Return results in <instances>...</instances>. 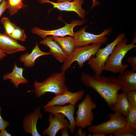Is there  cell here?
I'll list each match as a JSON object with an SVG mask.
<instances>
[{
    "instance_id": "obj_2",
    "label": "cell",
    "mask_w": 136,
    "mask_h": 136,
    "mask_svg": "<svg viewBox=\"0 0 136 136\" xmlns=\"http://www.w3.org/2000/svg\"><path fill=\"white\" fill-rule=\"evenodd\" d=\"M65 72L55 73L41 82L35 80L33 83L34 91L36 96L40 98L46 93L60 95L68 90L65 82Z\"/></svg>"
},
{
    "instance_id": "obj_21",
    "label": "cell",
    "mask_w": 136,
    "mask_h": 136,
    "mask_svg": "<svg viewBox=\"0 0 136 136\" xmlns=\"http://www.w3.org/2000/svg\"><path fill=\"white\" fill-rule=\"evenodd\" d=\"M52 37L60 46L67 56H69L72 54L75 47V42L73 37L52 36Z\"/></svg>"
},
{
    "instance_id": "obj_37",
    "label": "cell",
    "mask_w": 136,
    "mask_h": 136,
    "mask_svg": "<svg viewBox=\"0 0 136 136\" xmlns=\"http://www.w3.org/2000/svg\"><path fill=\"white\" fill-rule=\"evenodd\" d=\"M3 0H0V4L2 2Z\"/></svg>"
},
{
    "instance_id": "obj_22",
    "label": "cell",
    "mask_w": 136,
    "mask_h": 136,
    "mask_svg": "<svg viewBox=\"0 0 136 136\" xmlns=\"http://www.w3.org/2000/svg\"><path fill=\"white\" fill-rule=\"evenodd\" d=\"M7 9L10 14L12 15L20 10L26 7L27 5L22 2L23 0H6Z\"/></svg>"
},
{
    "instance_id": "obj_25",
    "label": "cell",
    "mask_w": 136,
    "mask_h": 136,
    "mask_svg": "<svg viewBox=\"0 0 136 136\" xmlns=\"http://www.w3.org/2000/svg\"><path fill=\"white\" fill-rule=\"evenodd\" d=\"M9 37L16 41L19 40L22 42L25 41L26 38L24 30L17 26Z\"/></svg>"
},
{
    "instance_id": "obj_33",
    "label": "cell",
    "mask_w": 136,
    "mask_h": 136,
    "mask_svg": "<svg viewBox=\"0 0 136 136\" xmlns=\"http://www.w3.org/2000/svg\"><path fill=\"white\" fill-rule=\"evenodd\" d=\"M92 4L91 6V9L93 8L96 6H97L100 4V3L96 0H92Z\"/></svg>"
},
{
    "instance_id": "obj_12",
    "label": "cell",
    "mask_w": 136,
    "mask_h": 136,
    "mask_svg": "<svg viewBox=\"0 0 136 136\" xmlns=\"http://www.w3.org/2000/svg\"><path fill=\"white\" fill-rule=\"evenodd\" d=\"M65 117L63 114L60 113H50L48 119L49 125L43 131L42 135L56 136L60 130L63 128L69 129L70 123L69 120L65 119Z\"/></svg>"
},
{
    "instance_id": "obj_4",
    "label": "cell",
    "mask_w": 136,
    "mask_h": 136,
    "mask_svg": "<svg viewBox=\"0 0 136 136\" xmlns=\"http://www.w3.org/2000/svg\"><path fill=\"white\" fill-rule=\"evenodd\" d=\"M102 44L101 43L94 44L75 47L72 54L67 56L63 63L61 72H65L67 71L75 61H77L79 67L82 68L86 61L95 55Z\"/></svg>"
},
{
    "instance_id": "obj_35",
    "label": "cell",
    "mask_w": 136,
    "mask_h": 136,
    "mask_svg": "<svg viewBox=\"0 0 136 136\" xmlns=\"http://www.w3.org/2000/svg\"><path fill=\"white\" fill-rule=\"evenodd\" d=\"M91 135H92L91 136H105L104 134L100 133L92 134Z\"/></svg>"
},
{
    "instance_id": "obj_20",
    "label": "cell",
    "mask_w": 136,
    "mask_h": 136,
    "mask_svg": "<svg viewBox=\"0 0 136 136\" xmlns=\"http://www.w3.org/2000/svg\"><path fill=\"white\" fill-rule=\"evenodd\" d=\"M126 95L127 94L124 92L118 94L113 110L114 112L119 113L125 117L132 107L127 100Z\"/></svg>"
},
{
    "instance_id": "obj_1",
    "label": "cell",
    "mask_w": 136,
    "mask_h": 136,
    "mask_svg": "<svg viewBox=\"0 0 136 136\" xmlns=\"http://www.w3.org/2000/svg\"><path fill=\"white\" fill-rule=\"evenodd\" d=\"M81 79L86 87L95 90L106 101L109 109L113 111L120 90L117 78L99 75L92 76L83 73Z\"/></svg>"
},
{
    "instance_id": "obj_18",
    "label": "cell",
    "mask_w": 136,
    "mask_h": 136,
    "mask_svg": "<svg viewBox=\"0 0 136 136\" xmlns=\"http://www.w3.org/2000/svg\"><path fill=\"white\" fill-rule=\"evenodd\" d=\"M51 55L49 52H45L41 51L36 42V46L30 53H27L22 55L20 58V61L24 63L27 67L33 66L36 59L42 56Z\"/></svg>"
},
{
    "instance_id": "obj_23",
    "label": "cell",
    "mask_w": 136,
    "mask_h": 136,
    "mask_svg": "<svg viewBox=\"0 0 136 136\" xmlns=\"http://www.w3.org/2000/svg\"><path fill=\"white\" fill-rule=\"evenodd\" d=\"M113 134L114 136H136V130L130 124L127 123L124 127Z\"/></svg>"
},
{
    "instance_id": "obj_7",
    "label": "cell",
    "mask_w": 136,
    "mask_h": 136,
    "mask_svg": "<svg viewBox=\"0 0 136 136\" xmlns=\"http://www.w3.org/2000/svg\"><path fill=\"white\" fill-rule=\"evenodd\" d=\"M78 107L75 119L76 126L84 128L92 125L94 118L92 110L96 108V104L89 94L85 95Z\"/></svg>"
},
{
    "instance_id": "obj_34",
    "label": "cell",
    "mask_w": 136,
    "mask_h": 136,
    "mask_svg": "<svg viewBox=\"0 0 136 136\" xmlns=\"http://www.w3.org/2000/svg\"><path fill=\"white\" fill-rule=\"evenodd\" d=\"M6 56V53L0 49V60L3 59Z\"/></svg>"
},
{
    "instance_id": "obj_17",
    "label": "cell",
    "mask_w": 136,
    "mask_h": 136,
    "mask_svg": "<svg viewBox=\"0 0 136 136\" xmlns=\"http://www.w3.org/2000/svg\"><path fill=\"white\" fill-rule=\"evenodd\" d=\"M40 44L48 47L49 52L60 63H63L67 57L60 46L52 38V37H46L41 41Z\"/></svg>"
},
{
    "instance_id": "obj_30",
    "label": "cell",
    "mask_w": 136,
    "mask_h": 136,
    "mask_svg": "<svg viewBox=\"0 0 136 136\" xmlns=\"http://www.w3.org/2000/svg\"><path fill=\"white\" fill-rule=\"evenodd\" d=\"M7 9L6 1V0H3L0 4V17Z\"/></svg>"
},
{
    "instance_id": "obj_10",
    "label": "cell",
    "mask_w": 136,
    "mask_h": 136,
    "mask_svg": "<svg viewBox=\"0 0 136 136\" xmlns=\"http://www.w3.org/2000/svg\"><path fill=\"white\" fill-rule=\"evenodd\" d=\"M84 93L83 89L74 92L68 90L61 94L53 97L43 108L45 109L53 106H63L67 104L76 106L77 102L83 97Z\"/></svg>"
},
{
    "instance_id": "obj_36",
    "label": "cell",
    "mask_w": 136,
    "mask_h": 136,
    "mask_svg": "<svg viewBox=\"0 0 136 136\" xmlns=\"http://www.w3.org/2000/svg\"><path fill=\"white\" fill-rule=\"evenodd\" d=\"M74 0H57V2H60L65 1H73Z\"/></svg>"
},
{
    "instance_id": "obj_14",
    "label": "cell",
    "mask_w": 136,
    "mask_h": 136,
    "mask_svg": "<svg viewBox=\"0 0 136 136\" xmlns=\"http://www.w3.org/2000/svg\"><path fill=\"white\" fill-rule=\"evenodd\" d=\"M75 109L74 106L70 104L64 106L58 105L51 106L44 109V111L53 114L60 113L63 114L69 120L70 123L69 129L70 132L73 134L75 132L76 126L75 119L74 117Z\"/></svg>"
},
{
    "instance_id": "obj_32",
    "label": "cell",
    "mask_w": 136,
    "mask_h": 136,
    "mask_svg": "<svg viewBox=\"0 0 136 136\" xmlns=\"http://www.w3.org/2000/svg\"><path fill=\"white\" fill-rule=\"evenodd\" d=\"M68 129L63 128L61 130V136H69L68 131Z\"/></svg>"
},
{
    "instance_id": "obj_11",
    "label": "cell",
    "mask_w": 136,
    "mask_h": 136,
    "mask_svg": "<svg viewBox=\"0 0 136 136\" xmlns=\"http://www.w3.org/2000/svg\"><path fill=\"white\" fill-rule=\"evenodd\" d=\"M40 3H49L52 5L54 8L62 11L74 12L79 17L85 20L86 13L82 7L83 0H74L73 1H65L60 2H55L50 0H37Z\"/></svg>"
},
{
    "instance_id": "obj_28",
    "label": "cell",
    "mask_w": 136,
    "mask_h": 136,
    "mask_svg": "<svg viewBox=\"0 0 136 136\" xmlns=\"http://www.w3.org/2000/svg\"><path fill=\"white\" fill-rule=\"evenodd\" d=\"M126 61L129 63L132 70L134 72L136 71V57L129 56L127 58Z\"/></svg>"
},
{
    "instance_id": "obj_24",
    "label": "cell",
    "mask_w": 136,
    "mask_h": 136,
    "mask_svg": "<svg viewBox=\"0 0 136 136\" xmlns=\"http://www.w3.org/2000/svg\"><path fill=\"white\" fill-rule=\"evenodd\" d=\"M1 21L5 29L4 34L9 36L17 26L15 23L11 22L9 19L6 17H3Z\"/></svg>"
},
{
    "instance_id": "obj_3",
    "label": "cell",
    "mask_w": 136,
    "mask_h": 136,
    "mask_svg": "<svg viewBox=\"0 0 136 136\" xmlns=\"http://www.w3.org/2000/svg\"><path fill=\"white\" fill-rule=\"evenodd\" d=\"M127 41L124 38L116 45L105 63L104 71L120 74L128 67V64H122V60L128 52L136 45L132 43L127 44Z\"/></svg>"
},
{
    "instance_id": "obj_27",
    "label": "cell",
    "mask_w": 136,
    "mask_h": 136,
    "mask_svg": "<svg viewBox=\"0 0 136 136\" xmlns=\"http://www.w3.org/2000/svg\"><path fill=\"white\" fill-rule=\"evenodd\" d=\"M126 96L127 100L131 106H136V91L129 92Z\"/></svg>"
},
{
    "instance_id": "obj_9",
    "label": "cell",
    "mask_w": 136,
    "mask_h": 136,
    "mask_svg": "<svg viewBox=\"0 0 136 136\" xmlns=\"http://www.w3.org/2000/svg\"><path fill=\"white\" fill-rule=\"evenodd\" d=\"M86 20H74L72 21L70 24L65 23V25L58 29L51 30H46L40 29L37 27L32 28L31 29L32 33L36 34L43 39L48 36H53L64 37L69 35L73 37L74 32V28L76 26L81 25Z\"/></svg>"
},
{
    "instance_id": "obj_29",
    "label": "cell",
    "mask_w": 136,
    "mask_h": 136,
    "mask_svg": "<svg viewBox=\"0 0 136 136\" xmlns=\"http://www.w3.org/2000/svg\"><path fill=\"white\" fill-rule=\"evenodd\" d=\"M1 110V107L0 106V130L5 129L6 128L9 124V123L6 121L2 117L0 112Z\"/></svg>"
},
{
    "instance_id": "obj_6",
    "label": "cell",
    "mask_w": 136,
    "mask_h": 136,
    "mask_svg": "<svg viewBox=\"0 0 136 136\" xmlns=\"http://www.w3.org/2000/svg\"><path fill=\"white\" fill-rule=\"evenodd\" d=\"M108 115L110 118L108 120L98 125L88 127V132L93 134H102L105 136L123 128L127 123L125 118L119 113L115 112Z\"/></svg>"
},
{
    "instance_id": "obj_15",
    "label": "cell",
    "mask_w": 136,
    "mask_h": 136,
    "mask_svg": "<svg viewBox=\"0 0 136 136\" xmlns=\"http://www.w3.org/2000/svg\"><path fill=\"white\" fill-rule=\"evenodd\" d=\"M120 90L127 94L129 92L136 91V73L132 70H125L120 74L117 78Z\"/></svg>"
},
{
    "instance_id": "obj_5",
    "label": "cell",
    "mask_w": 136,
    "mask_h": 136,
    "mask_svg": "<svg viewBox=\"0 0 136 136\" xmlns=\"http://www.w3.org/2000/svg\"><path fill=\"white\" fill-rule=\"evenodd\" d=\"M125 36L124 33H120L114 40L105 47L100 48L96 54V56H91L88 60V64L94 72L95 75H101L104 71L105 63L109 57L116 45L124 39Z\"/></svg>"
},
{
    "instance_id": "obj_19",
    "label": "cell",
    "mask_w": 136,
    "mask_h": 136,
    "mask_svg": "<svg viewBox=\"0 0 136 136\" xmlns=\"http://www.w3.org/2000/svg\"><path fill=\"white\" fill-rule=\"evenodd\" d=\"M24 69L22 67H18L15 63L12 71L3 75V79L4 80L10 79L11 82L14 84L15 86L18 88L20 84H27L28 82L27 80L23 76Z\"/></svg>"
},
{
    "instance_id": "obj_31",
    "label": "cell",
    "mask_w": 136,
    "mask_h": 136,
    "mask_svg": "<svg viewBox=\"0 0 136 136\" xmlns=\"http://www.w3.org/2000/svg\"><path fill=\"white\" fill-rule=\"evenodd\" d=\"M11 134L8 133L5 129L1 131L0 136H11Z\"/></svg>"
},
{
    "instance_id": "obj_16",
    "label": "cell",
    "mask_w": 136,
    "mask_h": 136,
    "mask_svg": "<svg viewBox=\"0 0 136 136\" xmlns=\"http://www.w3.org/2000/svg\"><path fill=\"white\" fill-rule=\"evenodd\" d=\"M0 49L6 54H10L25 51L26 48L9 36L0 33Z\"/></svg>"
},
{
    "instance_id": "obj_8",
    "label": "cell",
    "mask_w": 136,
    "mask_h": 136,
    "mask_svg": "<svg viewBox=\"0 0 136 136\" xmlns=\"http://www.w3.org/2000/svg\"><path fill=\"white\" fill-rule=\"evenodd\" d=\"M88 26H86L74 33L73 37L75 47L84 46L91 44H102L107 42L108 39L106 35L110 31V29H106L100 34L96 35L86 32L85 29Z\"/></svg>"
},
{
    "instance_id": "obj_13",
    "label": "cell",
    "mask_w": 136,
    "mask_h": 136,
    "mask_svg": "<svg viewBox=\"0 0 136 136\" xmlns=\"http://www.w3.org/2000/svg\"><path fill=\"white\" fill-rule=\"evenodd\" d=\"M41 109L40 107H38L34 112L26 115L23 120L22 126L24 131L31 134L32 136H41L37 128L38 119L40 118L42 119L43 117Z\"/></svg>"
},
{
    "instance_id": "obj_26",
    "label": "cell",
    "mask_w": 136,
    "mask_h": 136,
    "mask_svg": "<svg viewBox=\"0 0 136 136\" xmlns=\"http://www.w3.org/2000/svg\"><path fill=\"white\" fill-rule=\"evenodd\" d=\"M125 118L127 123L136 130V106H132Z\"/></svg>"
}]
</instances>
